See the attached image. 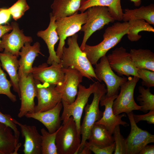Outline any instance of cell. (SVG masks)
I'll list each match as a JSON object with an SVG mask.
<instances>
[{"label":"cell","instance_id":"obj_1","mask_svg":"<svg viewBox=\"0 0 154 154\" xmlns=\"http://www.w3.org/2000/svg\"><path fill=\"white\" fill-rule=\"evenodd\" d=\"M129 29L128 22H117L108 27L103 35V40L99 44L90 46L86 44L82 51L92 65H96L98 60L110 49L116 45Z\"/></svg>","mask_w":154,"mask_h":154},{"label":"cell","instance_id":"obj_2","mask_svg":"<svg viewBox=\"0 0 154 154\" xmlns=\"http://www.w3.org/2000/svg\"><path fill=\"white\" fill-rule=\"evenodd\" d=\"M78 35L68 37L67 47H63L60 58L63 68L70 67L79 71L83 77L90 80H96L94 69L85 53L80 48L78 43Z\"/></svg>","mask_w":154,"mask_h":154},{"label":"cell","instance_id":"obj_3","mask_svg":"<svg viewBox=\"0 0 154 154\" xmlns=\"http://www.w3.org/2000/svg\"><path fill=\"white\" fill-rule=\"evenodd\" d=\"M81 140L71 116L61 125L56 133L55 143L58 154H78Z\"/></svg>","mask_w":154,"mask_h":154},{"label":"cell","instance_id":"obj_4","mask_svg":"<svg viewBox=\"0 0 154 154\" xmlns=\"http://www.w3.org/2000/svg\"><path fill=\"white\" fill-rule=\"evenodd\" d=\"M107 92L105 85L99 82L96 90L93 93L94 97L91 103L87 104L84 108L85 114L81 124L80 133L82 139L78 154L80 153L84 146L92 127L103 116V112L99 109V104L101 97Z\"/></svg>","mask_w":154,"mask_h":154},{"label":"cell","instance_id":"obj_5","mask_svg":"<svg viewBox=\"0 0 154 154\" xmlns=\"http://www.w3.org/2000/svg\"><path fill=\"white\" fill-rule=\"evenodd\" d=\"M99 82L98 81L94 82L90 84L88 88L80 84L77 97L71 104H68L61 101L63 108L61 117L62 124L72 116L75 122L78 132L80 135L81 119L83 110L90 96L96 90Z\"/></svg>","mask_w":154,"mask_h":154},{"label":"cell","instance_id":"obj_6","mask_svg":"<svg viewBox=\"0 0 154 154\" xmlns=\"http://www.w3.org/2000/svg\"><path fill=\"white\" fill-rule=\"evenodd\" d=\"M86 10L87 16L86 22L82 26L80 30L84 33L83 40L80 46L82 50L87 40L94 33L115 21L107 7L94 6L89 7Z\"/></svg>","mask_w":154,"mask_h":154},{"label":"cell","instance_id":"obj_7","mask_svg":"<svg viewBox=\"0 0 154 154\" xmlns=\"http://www.w3.org/2000/svg\"><path fill=\"white\" fill-rule=\"evenodd\" d=\"M87 16L86 11L71 15L57 18L55 21L56 30L59 38V42L56 52L60 58L64 46L65 40L67 38L76 34L81 30L83 25L85 23Z\"/></svg>","mask_w":154,"mask_h":154},{"label":"cell","instance_id":"obj_8","mask_svg":"<svg viewBox=\"0 0 154 154\" xmlns=\"http://www.w3.org/2000/svg\"><path fill=\"white\" fill-rule=\"evenodd\" d=\"M139 79L137 76H129L121 85L120 93L113 102L112 109L115 115L122 113L127 114L134 110H140L141 106L136 104L133 97L135 88Z\"/></svg>","mask_w":154,"mask_h":154},{"label":"cell","instance_id":"obj_9","mask_svg":"<svg viewBox=\"0 0 154 154\" xmlns=\"http://www.w3.org/2000/svg\"><path fill=\"white\" fill-rule=\"evenodd\" d=\"M94 73L96 80L100 82L104 81L107 87L106 95L111 97L117 95L121 85L127 78L116 75L110 66L106 55L100 58V62L95 65Z\"/></svg>","mask_w":154,"mask_h":154},{"label":"cell","instance_id":"obj_10","mask_svg":"<svg viewBox=\"0 0 154 154\" xmlns=\"http://www.w3.org/2000/svg\"><path fill=\"white\" fill-rule=\"evenodd\" d=\"M64 76L62 81L56 86V90L61 96L62 101L70 104L74 101L77 95L79 85L83 77L77 70L69 67L62 68Z\"/></svg>","mask_w":154,"mask_h":154},{"label":"cell","instance_id":"obj_11","mask_svg":"<svg viewBox=\"0 0 154 154\" xmlns=\"http://www.w3.org/2000/svg\"><path fill=\"white\" fill-rule=\"evenodd\" d=\"M19 77L21 105L18 117L21 118L28 112H34V99L37 96V91L35 80L32 73Z\"/></svg>","mask_w":154,"mask_h":154},{"label":"cell","instance_id":"obj_12","mask_svg":"<svg viewBox=\"0 0 154 154\" xmlns=\"http://www.w3.org/2000/svg\"><path fill=\"white\" fill-rule=\"evenodd\" d=\"M132 112L127 114L131 125L130 132L125 139L127 154H138L146 145L154 142V135L138 127Z\"/></svg>","mask_w":154,"mask_h":154},{"label":"cell","instance_id":"obj_13","mask_svg":"<svg viewBox=\"0 0 154 154\" xmlns=\"http://www.w3.org/2000/svg\"><path fill=\"white\" fill-rule=\"evenodd\" d=\"M107 56L111 68L119 76L139 77L137 69L134 66L129 52L123 47L116 48Z\"/></svg>","mask_w":154,"mask_h":154},{"label":"cell","instance_id":"obj_14","mask_svg":"<svg viewBox=\"0 0 154 154\" xmlns=\"http://www.w3.org/2000/svg\"><path fill=\"white\" fill-rule=\"evenodd\" d=\"M35 80L37 104L35 105L34 112H42L50 110L62 101L61 96L56 89V86L42 83Z\"/></svg>","mask_w":154,"mask_h":154},{"label":"cell","instance_id":"obj_15","mask_svg":"<svg viewBox=\"0 0 154 154\" xmlns=\"http://www.w3.org/2000/svg\"><path fill=\"white\" fill-rule=\"evenodd\" d=\"M12 32L4 35L1 37L0 46L4 52H9L18 57L19 50L27 42L33 41L31 37L25 35L22 30L20 29L18 24L15 22L11 23Z\"/></svg>","mask_w":154,"mask_h":154},{"label":"cell","instance_id":"obj_16","mask_svg":"<svg viewBox=\"0 0 154 154\" xmlns=\"http://www.w3.org/2000/svg\"><path fill=\"white\" fill-rule=\"evenodd\" d=\"M61 63H54L48 66L44 63L33 67L32 74L35 79L42 83L56 86L63 81L64 74Z\"/></svg>","mask_w":154,"mask_h":154},{"label":"cell","instance_id":"obj_17","mask_svg":"<svg viewBox=\"0 0 154 154\" xmlns=\"http://www.w3.org/2000/svg\"><path fill=\"white\" fill-rule=\"evenodd\" d=\"M117 95H115L109 97L104 94L101 97L100 102V104L102 106H105V110L101 118L95 123L101 124L105 126L111 135L116 125H120L125 127L129 125L128 123L121 119L123 117H126L125 114L115 115L113 112V102Z\"/></svg>","mask_w":154,"mask_h":154},{"label":"cell","instance_id":"obj_18","mask_svg":"<svg viewBox=\"0 0 154 154\" xmlns=\"http://www.w3.org/2000/svg\"><path fill=\"white\" fill-rule=\"evenodd\" d=\"M62 107L61 101L50 110L42 112H28L25 116L39 121L46 127L48 132L51 133L55 132L61 125L62 121L60 114Z\"/></svg>","mask_w":154,"mask_h":154},{"label":"cell","instance_id":"obj_19","mask_svg":"<svg viewBox=\"0 0 154 154\" xmlns=\"http://www.w3.org/2000/svg\"><path fill=\"white\" fill-rule=\"evenodd\" d=\"M14 122L19 126L21 135L24 138V154H41V135L38 133L36 127L22 124L16 119Z\"/></svg>","mask_w":154,"mask_h":154},{"label":"cell","instance_id":"obj_20","mask_svg":"<svg viewBox=\"0 0 154 154\" xmlns=\"http://www.w3.org/2000/svg\"><path fill=\"white\" fill-rule=\"evenodd\" d=\"M30 43H25L19 53V56H20L21 58L19 60V76H27L31 73L33 65L36 57L39 54L44 56L40 51V44L38 42H35L32 46Z\"/></svg>","mask_w":154,"mask_h":154},{"label":"cell","instance_id":"obj_21","mask_svg":"<svg viewBox=\"0 0 154 154\" xmlns=\"http://www.w3.org/2000/svg\"><path fill=\"white\" fill-rule=\"evenodd\" d=\"M50 22L48 27L44 30L38 31L37 35L44 41L47 46L49 56L46 63L51 65L54 63H60L61 60L57 56L54 49L55 45L59 40L56 30V19L52 13H50Z\"/></svg>","mask_w":154,"mask_h":154},{"label":"cell","instance_id":"obj_22","mask_svg":"<svg viewBox=\"0 0 154 154\" xmlns=\"http://www.w3.org/2000/svg\"><path fill=\"white\" fill-rule=\"evenodd\" d=\"M1 66L9 76L13 90L17 92L20 98L18 71L19 67L18 57L9 52H0Z\"/></svg>","mask_w":154,"mask_h":154},{"label":"cell","instance_id":"obj_23","mask_svg":"<svg viewBox=\"0 0 154 154\" xmlns=\"http://www.w3.org/2000/svg\"><path fill=\"white\" fill-rule=\"evenodd\" d=\"M87 0H54L51 6L56 19L71 15L79 11L82 3Z\"/></svg>","mask_w":154,"mask_h":154},{"label":"cell","instance_id":"obj_24","mask_svg":"<svg viewBox=\"0 0 154 154\" xmlns=\"http://www.w3.org/2000/svg\"><path fill=\"white\" fill-rule=\"evenodd\" d=\"M96 6L107 7L111 16L115 20H122L123 12L121 0H87L82 3L79 11L83 13L89 7Z\"/></svg>","mask_w":154,"mask_h":154},{"label":"cell","instance_id":"obj_25","mask_svg":"<svg viewBox=\"0 0 154 154\" xmlns=\"http://www.w3.org/2000/svg\"><path fill=\"white\" fill-rule=\"evenodd\" d=\"M129 53L132 63L137 69L154 71V53L148 49H132Z\"/></svg>","mask_w":154,"mask_h":154},{"label":"cell","instance_id":"obj_26","mask_svg":"<svg viewBox=\"0 0 154 154\" xmlns=\"http://www.w3.org/2000/svg\"><path fill=\"white\" fill-rule=\"evenodd\" d=\"M88 140V144L99 147L108 146L114 142L113 136L105 126L101 124L94 125Z\"/></svg>","mask_w":154,"mask_h":154},{"label":"cell","instance_id":"obj_27","mask_svg":"<svg viewBox=\"0 0 154 154\" xmlns=\"http://www.w3.org/2000/svg\"><path fill=\"white\" fill-rule=\"evenodd\" d=\"M135 19H143L150 24L154 25V4L142 6L134 9H125L123 13L122 20L128 22Z\"/></svg>","mask_w":154,"mask_h":154},{"label":"cell","instance_id":"obj_28","mask_svg":"<svg viewBox=\"0 0 154 154\" xmlns=\"http://www.w3.org/2000/svg\"><path fill=\"white\" fill-rule=\"evenodd\" d=\"M19 141L12 129L0 122V154H12Z\"/></svg>","mask_w":154,"mask_h":154},{"label":"cell","instance_id":"obj_29","mask_svg":"<svg viewBox=\"0 0 154 154\" xmlns=\"http://www.w3.org/2000/svg\"><path fill=\"white\" fill-rule=\"evenodd\" d=\"M129 29L127 34L128 39L132 42L139 40L141 36L139 33L142 31L154 32V29L150 24L143 19H135L128 22Z\"/></svg>","mask_w":154,"mask_h":154},{"label":"cell","instance_id":"obj_30","mask_svg":"<svg viewBox=\"0 0 154 154\" xmlns=\"http://www.w3.org/2000/svg\"><path fill=\"white\" fill-rule=\"evenodd\" d=\"M59 128L55 132L51 133L47 131L44 128L41 129L42 154H58L55 139Z\"/></svg>","mask_w":154,"mask_h":154},{"label":"cell","instance_id":"obj_31","mask_svg":"<svg viewBox=\"0 0 154 154\" xmlns=\"http://www.w3.org/2000/svg\"><path fill=\"white\" fill-rule=\"evenodd\" d=\"M138 91L140 94L136 99L141 106L140 110L147 113L148 111L154 110V95L151 92L150 88L145 89L140 86Z\"/></svg>","mask_w":154,"mask_h":154},{"label":"cell","instance_id":"obj_32","mask_svg":"<svg viewBox=\"0 0 154 154\" xmlns=\"http://www.w3.org/2000/svg\"><path fill=\"white\" fill-rule=\"evenodd\" d=\"M11 84L7 77V75L1 68L0 61V94L6 95L13 102L17 101L16 96L11 91Z\"/></svg>","mask_w":154,"mask_h":154},{"label":"cell","instance_id":"obj_33","mask_svg":"<svg viewBox=\"0 0 154 154\" xmlns=\"http://www.w3.org/2000/svg\"><path fill=\"white\" fill-rule=\"evenodd\" d=\"M113 137L115 144L114 154H127V147L125 139L121 134L119 125H116L113 133Z\"/></svg>","mask_w":154,"mask_h":154},{"label":"cell","instance_id":"obj_34","mask_svg":"<svg viewBox=\"0 0 154 154\" xmlns=\"http://www.w3.org/2000/svg\"><path fill=\"white\" fill-rule=\"evenodd\" d=\"M13 18L15 21L23 16L29 9L26 0H18L11 7L8 8Z\"/></svg>","mask_w":154,"mask_h":154},{"label":"cell","instance_id":"obj_35","mask_svg":"<svg viewBox=\"0 0 154 154\" xmlns=\"http://www.w3.org/2000/svg\"><path fill=\"white\" fill-rule=\"evenodd\" d=\"M137 73L139 78L142 80V86L149 88L154 86V71L145 69H138Z\"/></svg>","mask_w":154,"mask_h":154},{"label":"cell","instance_id":"obj_36","mask_svg":"<svg viewBox=\"0 0 154 154\" xmlns=\"http://www.w3.org/2000/svg\"><path fill=\"white\" fill-rule=\"evenodd\" d=\"M15 120L10 115L4 114L0 111V122L11 127L16 138L19 141L20 132L17 128V125L14 122Z\"/></svg>","mask_w":154,"mask_h":154},{"label":"cell","instance_id":"obj_37","mask_svg":"<svg viewBox=\"0 0 154 154\" xmlns=\"http://www.w3.org/2000/svg\"><path fill=\"white\" fill-rule=\"evenodd\" d=\"M85 145L95 154H112L114 152L115 147V142L110 145L105 147H99L90 144L87 141Z\"/></svg>","mask_w":154,"mask_h":154},{"label":"cell","instance_id":"obj_38","mask_svg":"<svg viewBox=\"0 0 154 154\" xmlns=\"http://www.w3.org/2000/svg\"><path fill=\"white\" fill-rule=\"evenodd\" d=\"M135 122L137 123L141 121H146L149 124H154V110H150L149 112L143 115H136L133 114Z\"/></svg>","mask_w":154,"mask_h":154},{"label":"cell","instance_id":"obj_39","mask_svg":"<svg viewBox=\"0 0 154 154\" xmlns=\"http://www.w3.org/2000/svg\"><path fill=\"white\" fill-rule=\"evenodd\" d=\"M11 15L8 9L0 8V25L6 23L9 20Z\"/></svg>","mask_w":154,"mask_h":154},{"label":"cell","instance_id":"obj_40","mask_svg":"<svg viewBox=\"0 0 154 154\" xmlns=\"http://www.w3.org/2000/svg\"><path fill=\"white\" fill-rule=\"evenodd\" d=\"M139 154H154V145H145L140 151Z\"/></svg>","mask_w":154,"mask_h":154},{"label":"cell","instance_id":"obj_41","mask_svg":"<svg viewBox=\"0 0 154 154\" xmlns=\"http://www.w3.org/2000/svg\"><path fill=\"white\" fill-rule=\"evenodd\" d=\"M12 29V27L9 25H0V38L5 34ZM1 40H0V43ZM3 49L0 46V52H2Z\"/></svg>","mask_w":154,"mask_h":154},{"label":"cell","instance_id":"obj_42","mask_svg":"<svg viewBox=\"0 0 154 154\" xmlns=\"http://www.w3.org/2000/svg\"><path fill=\"white\" fill-rule=\"evenodd\" d=\"M91 152L88 147L85 145L79 154H90L91 153Z\"/></svg>","mask_w":154,"mask_h":154},{"label":"cell","instance_id":"obj_43","mask_svg":"<svg viewBox=\"0 0 154 154\" xmlns=\"http://www.w3.org/2000/svg\"><path fill=\"white\" fill-rule=\"evenodd\" d=\"M133 2L135 6L138 7L140 5L141 2V0H129Z\"/></svg>","mask_w":154,"mask_h":154},{"label":"cell","instance_id":"obj_44","mask_svg":"<svg viewBox=\"0 0 154 154\" xmlns=\"http://www.w3.org/2000/svg\"><path fill=\"white\" fill-rule=\"evenodd\" d=\"M21 143H18L17 145L15 147L14 149V151L12 154H18L17 151L21 145Z\"/></svg>","mask_w":154,"mask_h":154}]
</instances>
